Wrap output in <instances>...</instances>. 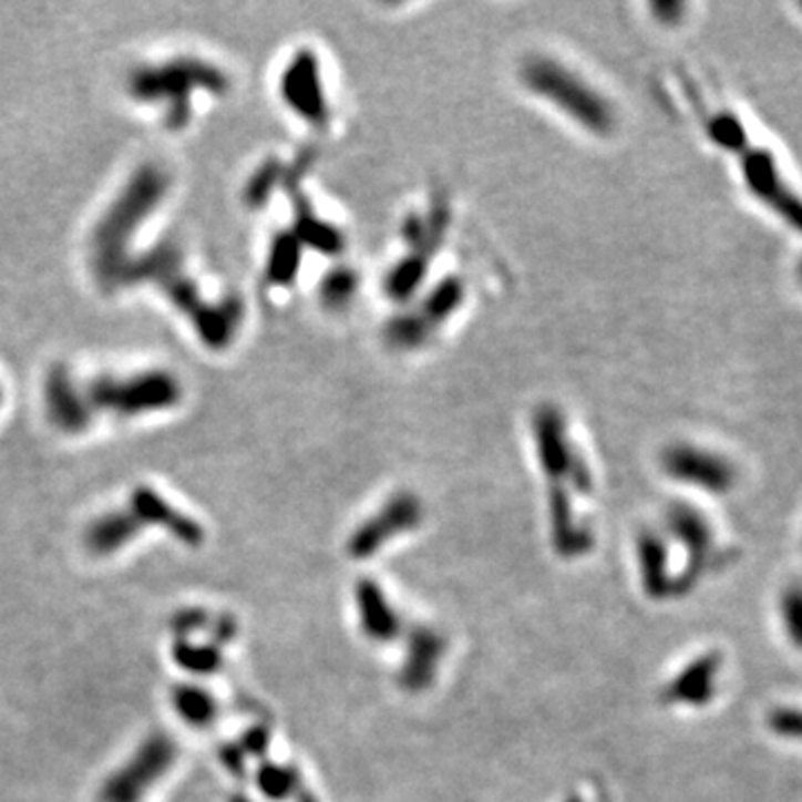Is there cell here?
I'll return each instance as SVG.
<instances>
[{
  "instance_id": "6da1fadb",
  "label": "cell",
  "mask_w": 802,
  "mask_h": 802,
  "mask_svg": "<svg viewBox=\"0 0 802 802\" xmlns=\"http://www.w3.org/2000/svg\"><path fill=\"white\" fill-rule=\"evenodd\" d=\"M520 79L535 99L551 105L582 132L607 138L618 130V112L611 99L570 65L551 56H533L524 61Z\"/></svg>"
},
{
  "instance_id": "7a4b0ae2",
  "label": "cell",
  "mask_w": 802,
  "mask_h": 802,
  "mask_svg": "<svg viewBox=\"0 0 802 802\" xmlns=\"http://www.w3.org/2000/svg\"><path fill=\"white\" fill-rule=\"evenodd\" d=\"M705 130L713 145L738 156L742 181L753 198H758L780 222L802 235V196L784 178L775 154L755 145L733 112L713 114Z\"/></svg>"
},
{
  "instance_id": "3957f363",
  "label": "cell",
  "mask_w": 802,
  "mask_h": 802,
  "mask_svg": "<svg viewBox=\"0 0 802 802\" xmlns=\"http://www.w3.org/2000/svg\"><path fill=\"white\" fill-rule=\"evenodd\" d=\"M167 187V176L147 165L132 176L127 192L116 200L110 215L96 230V270L105 284H112L123 261V244L132 237V230L145 219V215L158 204Z\"/></svg>"
},
{
  "instance_id": "277c9868",
  "label": "cell",
  "mask_w": 802,
  "mask_h": 802,
  "mask_svg": "<svg viewBox=\"0 0 802 802\" xmlns=\"http://www.w3.org/2000/svg\"><path fill=\"white\" fill-rule=\"evenodd\" d=\"M194 88L224 94L228 90V79L222 70L208 63L181 59L163 68L138 70L130 81V94L136 101H169L167 123L174 130L183 127L189 116V94Z\"/></svg>"
},
{
  "instance_id": "5b68a950",
  "label": "cell",
  "mask_w": 802,
  "mask_h": 802,
  "mask_svg": "<svg viewBox=\"0 0 802 802\" xmlns=\"http://www.w3.org/2000/svg\"><path fill=\"white\" fill-rule=\"evenodd\" d=\"M466 299V284L460 277H446L431 286L429 292L404 312L392 317L385 326V343L394 350H418L435 339V335L457 315Z\"/></svg>"
},
{
  "instance_id": "8992f818",
  "label": "cell",
  "mask_w": 802,
  "mask_h": 802,
  "mask_svg": "<svg viewBox=\"0 0 802 802\" xmlns=\"http://www.w3.org/2000/svg\"><path fill=\"white\" fill-rule=\"evenodd\" d=\"M83 392L90 409L132 418L174 407L181 399V383L167 372H143L130 379L103 377Z\"/></svg>"
},
{
  "instance_id": "52a82bcc",
  "label": "cell",
  "mask_w": 802,
  "mask_h": 802,
  "mask_svg": "<svg viewBox=\"0 0 802 802\" xmlns=\"http://www.w3.org/2000/svg\"><path fill=\"white\" fill-rule=\"evenodd\" d=\"M279 94L286 107L310 127L323 130L330 121V99L326 92L321 61L312 50H299L284 68Z\"/></svg>"
},
{
  "instance_id": "ba28073f",
  "label": "cell",
  "mask_w": 802,
  "mask_h": 802,
  "mask_svg": "<svg viewBox=\"0 0 802 802\" xmlns=\"http://www.w3.org/2000/svg\"><path fill=\"white\" fill-rule=\"evenodd\" d=\"M662 471L685 486L713 495L729 493L738 482V471L724 455L687 442L671 444L662 453Z\"/></svg>"
},
{
  "instance_id": "9c48e42d",
  "label": "cell",
  "mask_w": 802,
  "mask_h": 802,
  "mask_svg": "<svg viewBox=\"0 0 802 802\" xmlns=\"http://www.w3.org/2000/svg\"><path fill=\"white\" fill-rule=\"evenodd\" d=\"M667 524H669V531L674 533V537L689 551L691 564L685 570V575L680 577V586H689L702 573V566H705L707 557L711 555V546H713L711 526L700 511L685 506V504L671 506V511L667 515Z\"/></svg>"
},
{
  "instance_id": "30bf717a",
  "label": "cell",
  "mask_w": 802,
  "mask_h": 802,
  "mask_svg": "<svg viewBox=\"0 0 802 802\" xmlns=\"http://www.w3.org/2000/svg\"><path fill=\"white\" fill-rule=\"evenodd\" d=\"M45 401H48V413L52 422L68 433L83 431L92 420V409L88 404V397L83 390L74 385L70 374L61 368L50 372L48 385H45Z\"/></svg>"
},
{
  "instance_id": "8fae6325",
  "label": "cell",
  "mask_w": 802,
  "mask_h": 802,
  "mask_svg": "<svg viewBox=\"0 0 802 802\" xmlns=\"http://www.w3.org/2000/svg\"><path fill=\"white\" fill-rule=\"evenodd\" d=\"M720 667H722V658L718 654H705V656L696 658L669 685V689H667L669 700H674L678 705H689V707L709 705L718 689Z\"/></svg>"
},
{
  "instance_id": "7c38bea8",
  "label": "cell",
  "mask_w": 802,
  "mask_h": 802,
  "mask_svg": "<svg viewBox=\"0 0 802 802\" xmlns=\"http://www.w3.org/2000/svg\"><path fill=\"white\" fill-rule=\"evenodd\" d=\"M299 257H301V241L295 233L279 235L273 241L270 259H268V279L273 284H292L299 273Z\"/></svg>"
},
{
  "instance_id": "4fadbf2b",
  "label": "cell",
  "mask_w": 802,
  "mask_h": 802,
  "mask_svg": "<svg viewBox=\"0 0 802 802\" xmlns=\"http://www.w3.org/2000/svg\"><path fill=\"white\" fill-rule=\"evenodd\" d=\"M778 611L789 642L802 651V582H791L782 588Z\"/></svg>"
},
{
  "instance_id": "5bb4252c",
  "label": "cell",
  "mask_w": 802,
  "mask_h": 802,
  "mask_svg": "<svg viewBox=\"0 0 802 802\" xmlns=\"http://www.w3.org/2000/svg\"><path fill=\"white\" fill-rule=\"evenodd\" d=\"M359 290V279L352 270L348 268H339L335 273H330L321 288H319V295H321V304L330 310H343L346 306H350L354 292Z\"/></svg>"
},
{
  "instance_id": "9a60e30c",
  "label": "cell",
  "mask_w": 802,
  "mask_h": 802,
  "mask_svg": "<svg viewBox=\"0 0 802 802\" xmlns=\"http://www.w3.org/2000/svg\"><path fill=\"white\" fill-rule=\"evenodd\" d=\"M767 727L773 736L802 742V709L800 707H773L767 713Z\"/></svg>"
},
{
  "instance_id": "2e32d148",
  "label": "cell",
  "mask_w": 802,
  "mask_h": 802,
  "mask_svg": "<svg viewBox=\"0 0 802 802\" xmlns=\"http://www.w3.org/2000/svg\"><path fill=\"white\" fill-rule=\"evenodd\" d=\"M281 178V172L277 167V163H266L255 176L253 181L248 183V189H246V198L250 206H261L266 204V200L270 198V192L273 187L279 183Z\"/></svg>"
},
{
  "instance_id": "e0dca14e",
  "label": "cell",
  "mask_w": 802,
  "mask_h": 802,
  "mask_svg": "<svg viewBox=\"0 0 802 802\" xmlns=\"http://www.w3.org/2000/svg\"><path fill=\"white\" fill-rule=\"evenodd\" d=\"M208 707H210V700L206 698V693H187L185 698H181L183 716H187L192 722L206 720L210 716Z\"/></svg>"
},
{
  "instance_id": "ac0fdd59",
  "label": "cell",
  "mask_w": 802,
  "mask_h": 802,
  "mask_svg": "<svg viewBox=\"0 0 802 802\" xmlns=\"http://www.w3.org/2000/svg\"><path fill=\"white\" fill-rule=\"evenodd\" d=\"M654 14H656V19L658 21H662V23H678L680 19H682V12L687 10L682 3H656L654 8Z\"/></svg>"
},
{
  "instance_id": "d6986e66",
  "label": "cell",
  "mask_w": 802,
  "mask_h": 802,
  "mask_svg": "<svg viewBox=\"0 0 802 802\" xmlns=\"http://www.w3.org/2000/svg\"><path fill=\"white\" fill-rule=\"evenodd\" d=\"M795 273H798V279H800V284H802V257H800V261H798V268H795Z\"/></svg>"
},
{
  "instance_id": "ffe728a7",
  "label": "cell",
  "mask_w": 802,
  "mask_h": 802,
  "mask_svg": "<svg viewBox=\"0 0 802 802\" xmlns=\"http://www.w3.org/2000/svg\"><path fill=\"white\" fill-rule=\"evenodd\" d=\"M0 401H3V392H0Z\"/></svg>"
},
{
  "instance_id": "44dd1931",
  "label": "cell",
  "mask_w": 802,
  "mask_h": 802,
  "mask_svg": "<svg viewBox=\"0 0 802 802\" xmlns=\"http://www.w3.org/2000/svg\"><path fill=\"white\" fill-rule=\"evenodd\" d=\"M800 8H802V6H800Z\"/></svg>"
}]
</instances>
